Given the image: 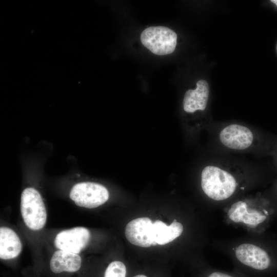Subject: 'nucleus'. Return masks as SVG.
Returning <instances> with one entry per match:
<instances>
[{
  "label": "nucleus",
  "mask_w": 277,
  "mask_h": 277,
  "mask_svg": "<svg viewBox=\"0 0 277 277\" xmlns=\"http://www.w3.org/2000/svg\"><path fill=\"white\" fill-rule=\"evenodd\" d=\"M201 277H247L246 276L233 271L231 272L219 270L208 265L205 266L201 274Z\"/></svg>",
  "instance_id": "4468645a"
},
{
  "label": "nucleus",
  "mask_w": 277,
  "mask_h": 277,
  "mask_svg": "<svg viewBox=\"0 0 277 277\" xmlns=\"http://www.w3.org/2000/svg\"><path fill=\"white\" fill-rule=\"evenodd\" d=\"M271 2L273 3L277 6V0H271Z\"/></svg>",
  "instance_id": "a211bd4d"
},
{
  "label": "nucleus",
  "mask_w": 277,
  "mask_h": 277,
  "mask_svg": "<svg viewBox=\"0 0 277 277\" xmlns=\"http://www.w3.org/2000/svg\"><path fill=\"white\" fill-rule=\"evenodd\" d=\"M266 193L272 200L277 207V182L270 192Z\"/></svg>",
  "instance_id": "dca6fc26"
},
{
  "label": "nucleus",
  "mask_w": 277,
  "mask_h": 277,
  "mask_svg": "<svg viewBox=\"0 0 277 277\" xmlns=\"http://www.w3.org/2000/svg\"><path fill=\"white\" fill-rule=\"evenodd\" d=\"M22 249L21 241L17 234L11 228H0V258L10 260L17 257Z\"/></svg>",
  "instance_id": "ddd939ff"
},
{
  "label": "nucleus",
  "mask_w": 277,
  "mask_h": 277,
  "mask_svg": "<svg viewBox=\"0 0 277 277\" xmlns=\"http://www.w3.org/2000/svg\"><path fill=\"white\" fill-rule=\"evenodd\" d=\"M213 164L205 166L201 174L202 191L212 208L222 209L257 184V180L240 168Z\"/></svg>",
  "instance_id": "f03ea898"
},
{
  "label": "nucleus",
  "mask_w": 277,
  "mask_h": 277,
  "mask_svg": "<svg viewBox=\"0 0 277 277\" xmlns=\"http://www.w3.org/2000/svg\"><path fill=\"white\" fill-rule=\"evenodd\" d=\"M21 211L26 226L30 229L38 230L45 226L47 212L41 194L33 188H27L22 192Z\"/></svg>",
  "instance_id": "20e7f679"
},
{
  "label": "nucleus",
  "mask_w": 277,
  "mask_h": 277,
  "mask_svg": "<svg viewBox=\"0 0 277 277\" xmlns=\"http://www.w3.org/2000/svg\"><path fill=\"white\" fill-rule=\"evenodd\" d=\"M224 222L249 233L267 231L277 217V207L265 193L245 194L223 208Z\"/></svg>",
  "instance_id": "7ed1b4c3"
},
{
  "label": "nucleus",
  "mask_w": 277,
  "mask_h": 277,
  "mask_svg": "<svg viewBox=\"0 0 277 277\" xmlns=\"http://www.w3.org/2000/svg\"><path fill=\"white\" fill-rule=\"evenodd\" d=\"M133 277H147L146 276V275H143V274H138V275H136Z\"/></svg>",
  "instance_id": "f3484780"
},
{
  "label": "nucleus",
  "mask_w": 277,
  "mask_h": 277,
  "mask_svg": "<svg viewBox=\"0 0 277 277\" xmlns=\"http://www.w3.org/2000/svg\"><path fill=\"white\" fill-rule=\"evenodd\" d=\"M81 258L76 253L58 250L54 252L50 262V268L54 273L74 272L81 266Z\"/></svg>",
  "instance_id": "f8f14e48"
},
{
  "label": "nucleus",
  "mask_w": 277,
  "mask_h": 277,
  "mask_svg": "<svg viewBox=\"0 0 277 277\" xmlns=\"http://www.w3.org/2000/svg\"><path fill=\"white\" fill-rule=\"evenodd\" d=\"M219 140L225 148L232 150L249 149L255 142L254 132L247 126L232 124L223 128L219 132Z\"/></svg>",
  "instance_id": "0eeeda50"
},
{
  "label": "nucleus",
  "mask_w": 277,
  "mask_h": 277,
  "mask_svg": "<svg viewBox=\"0 0 277 277\" xmlns=\"http://www.w3.org/2000/svg\"><path fill=\"white\" fill-rule=\"evenodd\" d=\"M212 246L228 257L234 271L247 277H277V237L267 232L215 239Z\"/></svg>",
  "instance_id": "f257e3e1"
},
{
  "label": "nucleus",
  "mask_w": 277,
  "mask_h": 277,
  "mask_svg": "<svg viewBox=\"0 0 277 277\" xmlns=\"http://www.w3.org/2000/svg\"><path fill=\"white\" fill-rule=\"evenodd\" d=\"M126 268L125 264L118 261L112 262L107 267L104 277H126Z\"/></svg>",
  "instance_id": "2eb2a0df"
},
{
  "label": "nucleus",
  "mask_w": 277,
  "mask_h": 277,
  "mask_svg": "<svg viewBox=\"0 0 277 277\" xmlns=\"http://www.w3.org/2000/svg\"><path fill=\"white\" fill-rule=\"evenodd\" d=\"M209 86L203 80L196 83L194 90H187L183 99V109L187 113H194L197 110H205L209 98Z\"/></svg>",
  "instance_id": "9d476101"
},
{
  "label": "nucleus",
  "mask_w": 277,
  "mask_h": 277,
  "mask_svg": "<svg viewBox=\"0 0 277 277\" xmlns=\"http://www.w3.org/2000/svg\"><path fill=\"white\" fill-rule=\"evenodd\" d=\"M184 224L174 219L173 222L167 226L160 220L153 223V240L156 244L165 245L180 238L184 232Z\"/></svg>",
  "instance_id": "9b49d317"
},
{
  "label": "nucleus",
  "mask_w": 277,
  "mask_h": 277,
  "mask_svg": "<svg viewBox=\"0 0 277 277\" xmlns=\"http://www.w3.org/2000/svg\"><path fill=\"white\" fill-rule=\"evenodd\" d=\"M125 232L126 239L133 245L142 247L156 245L153 240V223L148 217H139L129 222Z\"/></svg>",
  "instance_id": "1a4fd4ad"
},
{
  "label": "nucleus",
  "mask_w": 277,
  "mask_h": 277,
  "mask_svg": "<svg viewBox=\"0 0 277 277\" xmlns=\"http://www.w3.org/2000/svg\"><path fill=\"white\" fill-rule=\"evenodd\" d=\"M142 44L153 53L164 55L172 53L176 45L177 35L170 28L164 26H151L141 33Z\"/></svg>",
  "instance_id": "39448f33"
},
{
  "label": "nucleus",
  "mask_w": 277,
  "mask_h": 277,
  "mask_svg": "<svg viewBox=\"0 0 277 277\" xmlns=\"http://www.w3.org/2000/svg\"><path fill=\"white\" fill-rule=\"evenodd\" d=\"M90 238L88 229L76 227L59 232L55 236L54 244L59 250L78 254L87 246Z\"/></svg>",
  "instance_id": "6e6552de"
},
{
  "label": "nucleus",
  "mask_w": 277,
  "mask_h": 277,
  "mask_svg": "<svg viewBox=\"0 0 277 277\" xmlns=\"http://www.w3.org/2000/svg\"><path fill=\"white\" fill-rule=\"evenodd\" d=\"M69 195L77 206L87 208L97 207L109 199V192L105 186L89 182L74 185Z\"/></svg>",
  "instance_id": "423d86ee"
}]
</instances>
